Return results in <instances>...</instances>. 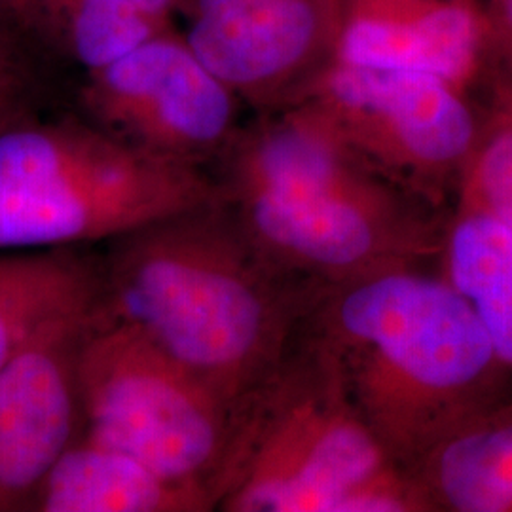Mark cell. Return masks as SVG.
I'll return each mask as SVG.
<instances>
[{
	"label": "cell",
	"mask_w": 512,
	"mask_h": 512,
	"mask_svg": "<svg viewBox=\"0 0 512 512\" xmlns=\"http://www.w3.org/2000/svg\"><path fill=\"white\" fill-rule=\"evenodd\" d=\"M220 512H427L304 327L241 404L213 488Z\"/></svg>",
	"instance_id": "277c9868"
},
{
	"label": "cell",
	"mask_w": 512,
	"mask_h": 512,
	"mask_svg": "<svg viewBox=\"0 0 512 512\" xmlns=\"http://www.w3.org/2000/svg\"><path fill=\"white\" fill-rule=\"evenodd\" d=\"M215 198L196 165L99 126L16 120L0 129V253L109 245Z\"/></svg>",
	"instance_id": "5b68a950"
},
{
	"label": "cell",
	"mask_w": 512,
	"mask_h": 512,
	"mask_svg": "<svg viewBox=\"0 0 512 512\" xmlns=\"http://www.w3.org/2000/svg\"><path fill=\"white\" fill-rule=\"evenodd\" d=\"M21 99L18 82H0V129L19 120Z\"/></svg>",
	"instance_id": "ac0fdd59"
},
{
	"label": "cell",
	"mask_w": 512,
	"mask_h": 512,
	"mask_svg": "<svg viewBox=\"0 0 512 512\" xmlns=\"http://www.w3.org/2000/svg\"><path fill=\"white\" fill-rule=\"evenodd\" d=\"M306 329L406 473L459 425L512 397V374L475 311L427 264L323 289Z\"/></svg>",
	"instance_id": "7a4b0ae2"
},
{
	"label": "cell",
	"mask_w": 512,
	"mask_h": 512,
	"mask_svg": "<svg viewBox=\"0 0 512 512\" xmlns=\"http://www.w3.org/2000/svg\"><path fill=\"white\" fill-rule=\"evenodd\" d=\"M505 84H507V86H509V88H511V90H512V80H507V82H505Z\"/></svg>",
	"instance_id": "44dd1931"
},
{
	"label": "cell",
	"mask_w": 512,
	"mask_h": 512,
	"mask_svg": "<svg viewBox=\"0 0 512 512\" xmlns=\"http://www.w3.org/2000/svg\"><path fill=\"white\" fill-rule=\"evenodd\" d=\"M437 270L475 311L497 357L512 374V228L456 200Z\"/></svg>",
	"instance_id": "5bb4252c"
},
{
	"label": "cell",
	"mask_w": 512,
	"mask_h": 512,
	"mask_svg": "<svg viewBox=\"0 0 512 512\" xmlns=\"http://www.w3.org/2000/svg\"><path fill=\"white\" fill-rule=\"evenodd\" d=\"M215 186L256 249L317 291L437 264L450 217L385 179L311 109L245 141Z\"/></svg>",
	"instance_id": "3957f363"
},
{
	"label": "cell",
	"mask_w": 512,
	"mask_h": 512,
	"mask_svg": "<svg viewBox=\"0 0 512 512\" xmlns=\"http://www.w3.org/2000/svg\"><path fill=\"white\" fill-rule=\"evenodd\" d=\"M84 433L158 473L213 488L236 412L139 330L97 306L80 349ZM215 511V509H213Z\"/></svg>",
	"instance_id": "8992f818"
},
{
	"label": "cell",
	"mask_w": 512,
	"mask_h": 512,
	"mask_svg": "<svg viewBox=\"0 0 512 512\" xmlns=\"http://www.w3.org/2000/svg\"><path fill=\"white\" fill-rule=\"evenodd\" d=\"M484 33L473 4L452 0L418 18L353 21L342 59L359 67L433 74L461 88L478 69Z\"/></svg>",
	"instance_id": "7c38bea8"
},
{
	"label": "cell",
	"mask_w": 512,
	"mask_h": 512,
	"mask_svg": "<svg viewBox=\"0 0 512 512\" xmlns=\"http://www.w3.org/2000/svg\"><path fill=\"white\" fill-rule=\"evenodd\" d=\"M494 33L505 44H509L512 55V0H494Z\"/></svg>",
	"instance_id": "d6986e66"
},
{
	"label": "cell",
	"mask_w": 512,
	"mask_h": 512,
	"mask_svg": "<svg viewBox=\"0 0 512 512\" xmlns=\"http://www.w3.org/2000/svg\"><path fill=\"white\" fill-rule=\"evenodd\" d=\"M313 35L306 0H198L188 48L232 92H258L300 63Z\"/></svg>",
	"instance_id": "30bf717a"
},
{
	"label": "cell",
	"mask_w": 512,
	"mask_h": 512,
	"mask_svg": "<svg viewBox=\"0 0 512 512\" xmlns=\"http://www.w3.org/2000/svg\"><path fill=\"white\" fill-rule=\"evenodd\" d=\"M456 200L480 207L512 228V90L497 86Z\"/></svg>",
	"instance_id": "e0dca14e"
},
{
	"label": "cell",
	"mask_w": 512,
	"mask_h": 512,
	"mask_svg": "<svg viewBox=\"0 0 512 512\" xmlns=\"http://www.w3.org/2000/svg\"><path fill=\"white\" fill-rule=\"evenodd\" d=\"M99 264L76 249L0 253V366L38 330L99 300Z\"/></svg>",
	"instance_id": "9a60e30c"
},
{
	"label": "cell",
	"mask_w": 512,
	"mask_h": 512,
	"mask_svg": "<svg viewBox=\"0 0 512 512\" xmlns=\"http://www.w3.org/2000/svg\"><path fill=\"white\" fill-rule=\"evenodd\" d=\"M99 306L238 412L283 363L321 291L256 249L215 198L109 243Z\"/></svg>",
	"instance_id": "6da1fadb"
},
{
	"label": "cell",
	"mask_w": 512,
	"mask_h": 512,
	"mask_svg": "<svg viewBox=\"0 0 512 512\" xmlns=\"http://www.w3.org/2000/svg\"><path fill=\"white\" fill-rule=\"evenodd\" d=\"M209 495L86 433L57 459L31 512H207Z\"/></svg>",
	"instance_id": "8fae6325"
},
{
	"label": "cell",
	"mask_w": 512,
	"mask_h": 512,
	"mask_svg": "<svg viewBox=\"0 0 512 512\" xmlns=\"http://www.w3.org/2000/svg\"><path fill=\"white\" fill-rule=\"evenodd\" d=\"M313 110L385 179L442 211L482 128L444 78L348 63L329 74Z\"/></svg>",
	"instance_id": "52a82bcc"
},
{
	"label": "cell",
	"mask_w": 512,
	"mask_h": 512,
	"mask_svg": "<svg viewBox=\"0 0 512 512\" xmlns=\"http://www.w3.org/2000/svg\"><path fill=\"white\" fill-rule=\"evenodd\" d=\"M97 306L57 317L0 366V512L31 511L57 459L84 435L80 349Z\"/></svg>",
	"instance_id": "9c48e42d"
},
{
	"label": "cell",
	"mask_w": 512,
	"mask_h": 512,
	"mask_svg": "<svg viewBox=\"0 0 512 512\" xmlns=\"http://www.w3.org/2000/svg\"><path fill=\"white\" fill-rule=\"evenodd\" d=\"M86 105L116 139L188 165L226 145L234 126L232 90L188 46L162 38L90 73Z\"/></svg>",
	"instance_id": "ba28073f"
},
{
	"label": "cell",
	"mask_w": 512,
	"mask_h": 512,
	"mask_svg": "<svg viewBox=\"0 0 512 512\" xmlns=\"http://www.w3.org/2000/svg\"><path fill=\"white\" fill-rule=\"evenodd\" d=\"M408 475L427 512H512V397L459 425Z\"/></svg>",
	"instance_id": "4fadbf2b"
},
{
	"label": "cell",
	"mask_w": 512,
	"mask_h": 512,
	"mask_svg": "<svg viewBox=\"0 0 512 512\" xmlns=\"http://www.w3.org/2000/svg\"><path fill=\"white\" fill-rule=\"evenodd\" d=\"M171 0H71L67 40L78 63L95 73L152 38Z\"/></svg>",
	"instance_id": "2e32d148"
},
{
	"label": "cell",
	"mask_w": 512,
	"mask_h": 512,
	"mask_svg": "<svg viewBox=\"0 0 512 512\" xmlns=\"http://www.w3.org/2000/svg\"><path fill=\"white\" fill-rule=\"evenodd\" d=\"M0 82H18L14 46L4 31H0Z\"/></svg>",
	"instance_id": "ffe728a7"
}]
</instances>
